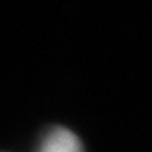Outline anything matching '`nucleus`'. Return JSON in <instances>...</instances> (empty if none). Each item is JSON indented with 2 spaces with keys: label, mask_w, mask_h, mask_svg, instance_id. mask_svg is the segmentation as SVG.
<instances>
[{
  "label": "nucleus",
  "mask_w": 152,
  "mask_h": 152,
  "mask_svg": "<svg viewBox=\"0 0 152 152\" xmlns=\"http://www.w3.org/2000/svg\"><path fill=\"white\" fill-rule=\"evenodd\" d=\"M41 152H83V149L78 137L71 130L54 129L46 137Z\"/></svg>",
  "instance_id": "f257e3e1"
}]
</instances>
